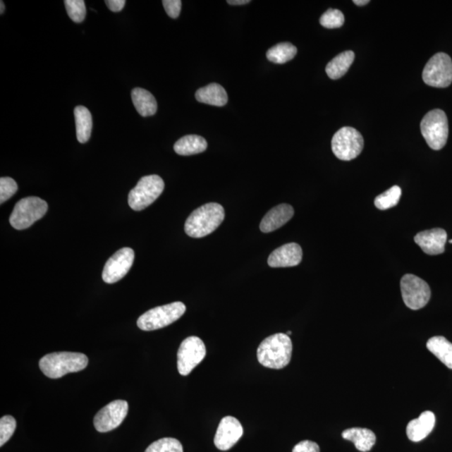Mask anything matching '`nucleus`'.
<instances>
[{
  "instance_id": "nucleus-1",
  "label": "nucleus",
  "mask_w": 452,
  "mask_h": 452,
  "mask_svg": "<svg viewBox=\"0 0 452 452\" xmlns=\"http://www.w3.org/2000/svg\"><path fill=\"white\" fill-rule=\"evenodd\" d=\"M293 343L288 334H276L264 339L257 348V360L266 368L281 369L292 359Z\"/></svg>"
},
{
  "instance_id": "nucleus-2",
  "label": "nucleus",
  "mask_w": 452,
  "mask_h": 452,
  "mask_svg": "<svg viewBox=\"0 0 452 452\" xmlns=\"http://www.w3.org/2000/svg\"><path fill=\"white\" fill-rule=\"evenodd\" d=\"M225 209L217 203H209L196 209L187 219L185 225L186 234L193 238L212 234L225 219Z\"/></svg>"
},
{
  "instance_id": "nucleus-3",
  "label": "nucleus",
  "mask_w": 452,
  "mask_h": 452,
  "mask_svg": "<svg viewBox=\"0 0 452 452\" xmlns=\"http://www.w3.org/2000/svg\"><path fill=\"white\" fill-rule=\"evenodd\" d=\"M88 358L80 353L59 352L49 353L39 360L42 373L51 379H59L69 373L87 368Z\"/></svg>"
},
{
  "instance_id": "nucleus-4",
  "label": "nucleus",
  "mask_w": 452,
  "mask_h": 452,
  "mask_svg": "<svg viewBox=\"0 0 452 452\" xmlns=\"http://www.w3.org/2000/svg\"><path fill=\"white\" fill-rule=\"evenodd\" d=\"M186 307L181 302L157 307L143 313L138 319V328L143 331H154L165 328L185 314Z\"/></svg>"
},
{
  "instance_id": "nucleus-5",
  "label": "nucleus",
  "mask_w": 452,
  "mask_h": 452,
  "mask_svg": "<svg viewBox=\"0 0 452 452\" xmlns=\"http://www.w3.org/2000/svg\"><path fill=\"white\" fill-rule=\"evenodd\" d=\"M420 130L431 149H443L449 135L448 119L444 111L440 109L429 111L420 123Z\"/></svg>"
},
{
  "instance_id": "nucleus-6",
  "label": "nucleus",
  "mask_w": 452,
  "mask_h": 452,
  "mask_svg": "<svg viewBox=\"0 0 452 452\" xmlns=\"http://www.w3.org/2000/svg\"><path fill=\"white\" fill-rule=\"evenodd\" d=\"M48 204L39 197H26L16 204L10 217L11 225L16 230H25L42 219L47 212Z\"/></svg>"
},
{
  "instance_id": "nucleus-7",
  "label": "nucleus",
  "mask_w": 452,
  "mask_h": 452,
  "mask_svg": "<svg viewBox=\"0 0 452 452\" xmlns=\"http://www.w3.org/2000/svg\"><path fill=\"white\" fill-rule=\"evenodd\" d=\"M164 190V182L159 176H149L141 178L130 191L128 204L135 212L149 207L159 198Z\"/></svg>"
},
{
  "instance_id": "nucleus-8",
  "label": "nucleus",
  "mask_w": 452,
  "mask_h": 452,
  "mask_svg": "<svg viewBox=\"0 0 452 452\" xmlns=\"http://www.w3.org/2000/svg\"><path fill=\"white\" fill-rule=\"evenodd\" d=\"M362 149H364V138L355 128H342L333 137V153L340 160L355 159L361 154Z\"/></svg>"
},
{
  "instance_id": "nucleus-9",
  "label": "nucleus",
  "mask_w": 452,
  "mask_h": 452,
  "mask_svg": "<svg viewBox=\"0 0 452 452\" xmlns=\"http://www.w3.org/2000/svg\"><path fill=\"white\" fill-rule=\"evenodd\" d=\"M422 78L424 83L433 87L444 88L452 83V61L446 53H437L424 66Z\"/></svg>"
},
{
  "instance_id": "nucleus-10",
  "label": "nucleus",
  "mask_w": 452,
  "mask_h": 452,
  "mask_svg": "<svg viewBox=\"0 0 452 452\" xmlns=\"http://www.w3.org/2000/svg\"><path fill=\"white\" fill-rule=\"evenodd\" d=\"M403 300L406 307L413 310H422L431 299V288L417 276L406 274L401 281Z\"/></svg>"
},
{
  "instance_id": "nucleus-11",
  "label": "nucleus",
  "mask_w": 452,
  "mask_h": 452,
  "mask_svg": "<svg viewBox=\"0 0 452 452\" xmlns=\"http://www.w3.org/2000/svg\"><path fill=\"white\" fill-rule=\"evenodd\" d=\"M205 355L207 348L202 340L195 336L185 338L178 351V373L183 376L190 374L202 362Z\"/></svg>"
},
{
  "instance_id": "nucleus-12",
  "label": "nucleus",
  "mask_w": 452,
  "mask_h": 452,
  "mask_svg": "<svg viewBox=\"0 0 452 452\" xmlns=\"http://www.w3.org/2000/svg\"><path fill=\"white\" fill-rule=\"evenodd\" d=\"M134 250L132 248H124L116 252L105 264L102 271V279L106 283L113 284L123 279L133 264Z\"/></svg>"
},
{
  "instance_id": "nucleus-13",
  "label": "nucleus",
  "mask_w": 452,
  "mask_h": 452,
  "mask_svg": "<svg viewBox=\"0 0 452 452\" xmlns=\"http://www.w3.org/2000/svg\"><path fill=\"white\" fill-rule=\"evenodd\" d=\"M128 413V404L125 401L109 403L94 418V427L97 432H109L123 423Z\"/></svg>"
},
{
  "instance_id": "nucleus-14",
  "label": "nucleus",
  "mask_w": 452,
  "mask_h": 452,
  "mask_svg": "<svg viewBox=\"0 0 452 452\" xmlns=\"http://www.w3.org/2000/svg\"><path fill=\"white\" fill-rule=\"evenodd\" d=\"M243 435V427L239 420L233 416H226L221 420L214 436V445L219 450L232 448Z\"/></svg>"
},
{
  "instance_id": "nucleus-15",
  "label": "nucleus",
  "mask_w": 452,
  "mask_h": 452,
  "mask_svg": "<svg viewBox=\"0 0 452 452\" xmlns=\"http://www.w3.org/2000/svg\"><path fill=\"white\" fill-rule=\"evenodd\" d=\"M414 240L424 253L436 256L445 252L447 233L441 228H436V229L419 232Z\"/></svg>"
},
{
  "instance_id": "nucleus-16",
  "label": "nucleus",
  "mask_w": 452,
  "mask_h": 452,
  "mask_svg": "<svg viewBox=\"0 0 452 452\" xmlns=\"http://www.w3.org/2000/svg\"><path fill=\"white\" fill-rule=\"evenodd\" d=\"M303 259V250L297 243L281 245L272 252L268 258V265L273 268L293 267L299 265Z\"/></svg>"
},
{
  "instance_id": "nucleus-17",
  "label": "nucleus",
  "mask_w": 452,
  "mask_h": 452,
  "mask_svg": "<svg viewBox=\"0 0 452 452\" xmlns=\"http://www.w3.org/2000/svg\"><path fill=\"white\" fill-rule=\"evenodd\" d=\"M293 216L294 209L290 204L277 205L263 217L259 229L263 233L274 231L288 223Z\"/></svg>"
},
{
  "instance_id": "nucleus-18",
  "label": "nucleus",
  "mask_w": 452,
  "mask_h": 452,
  "mask_svg": "<svg viewBox=\"0 0 452 452\" xmlns=\"http://www.w3.org/2000/svg\"><path fill=\"white\" fill-rule=\"evenodd\" d=\"M436 424V416L432 411H424L419 418L411 420L406 428L407 436L411 441L419 442L427 437Z\"/></svg>"
},
{
  "instance_id": "nucleus-19",
  "label": "nucleus",
  "mask_w": 452,
  "mask_h": 452,
  "mask_svg": "<svg viewBox=\"0 0 452 452\" xmlns=\"http://www.w3.org/2000/svg\"><path fill=\"white\" fill-rule=\"evenodd\" d=\"M196 100L201 104L223 106L228 102V95L221 85L212 83L207 87L200 88L195 93Z\"/></svg>"
},
{
  "instance_id": "nucleus-20",
  "label": "nucleus",
  "mask_w": 452,
  "mask_h": 452,
  "mask_svg": "<svg viewBox=\"0 0 452 452\" xmlns=\"http://www.w3.org/2000/svg\"><path fill=\"white\" fill-rule=\"evenodd\" d=\"M343 439L350 441L360 451L366 452L372 449L375 445V434L369 429L350 428L342 433Z\"/></svg>"
},
{
  "instance_id": "nucleus-21",
  "label": "nucleus",
  "mask_w": 452,
  "mask_h": 452,
  "mask_svg": "<svg viewBox=\"0 0 452 452\" xmlns=\"http://www.w3.org/2000/svg\"><path fill=\"white\" fill-rule=\"evenodd\" d=\"M132 100L138 113L142 116H153L158 109L153 94L145 89L137 87L132 92Z\"/></svg>"
},
{
  "instance_id": "nucleus-22",
  "label": "nucleus",
  "mask_w": 452,
  "mask_h": 452,
  "mask_svg": "<svg viewBox=\"0 0 452 452\" xmlns=\"http://www.w3.org/2000/svg\"><path fill=\"white\" fill-rule=\"evenodd\" d=\"M207 142L198 135H187L176 142L173 149L178 155L190 156L203 153L207 149Z\"/></svg>"
},
{
  "instance_id": "nucleus-23",
  "label": "nucleus",
  "mask_w": 452,
  "mask_h": 452,
  "mask_svg": "<svg viewBox=\"0 0 452 452\" xmlns=\"http://www.w3.org/2000/svg\"><path fill=\"white\" fill-rule=\"evenodd\" d=\"M77 138L80 143L90 140L92 130V118L86 106H78L74 111Z\"/></svg>"
},
{
  "instance_id": "nucleus-24",
  "label": "nucleus",
  "mask_w": 452,
  "mask_h": 452,
  "mask_svg": "<svg viewBox=\"0 0 452 452\" xmlns=\"http://www.w3.org/2000/svg\"><path fill=\"white\" fill-rule=\"evenodd\" d=\"M355 53L346 51L335 56L326 66V73L333 80L343 77L355 61Z\"/></svg>"
},
{
  "instance_id": "nucleus-25",
  "label": "nucleus",
  "mask_w": 452,
  "mask_h": 452,
  "mask_svg": "<svg viewBox=\"0 0 452 452\" xmlns=\"http://www.w3.org/2000/svg\"><path fill=\"white\" fill-rule=\"evenodd\" d=\"M427 346L447 368L452 369V343L448 340L442 336L433 337L428 340Z\"/></svg>"
},
{
  "instance_id": "nucleus-26",
  "label": "nucleus",
  "mask_w": 452,
  "mask_h": 452,
  "mask_svg": "<svg viewBox=\"0 0 452 452\" xmlns=\"http://www.w3.org/2000/svg\"><path fill=\"white\" fill-rule=\"evenodd\" d=\"M298 49L293 44L286 42L277 44L267 53V59L275 64H284L293 60L297 55Z\"/></svg>"
},
{
  "instance_id": "nucleus-27",
  "label": "nucleus",
  "mask_w": 452,
  "mask_h": 452,
  "mask_svg": "<svg viewBox=\"0 0 452 452\" xmlns=\"http://www.w3.org/2000/svg\"><path fill=\"white\" fill-rule=\"evenodd\" d=\"M401 195V188L397 185L393 186L384 193L376 197L374 205L380 210H386L395 207L399 203Z\"/></svg>"
},
{
  "instance_id": "nucleus-28",
  "label": "nucleus",
  "mask_w": 452,
  "mask_h": 452,
  "mask_svg": "<svg viewBox=\"0 0 452 452\" xmlns=\"http://www.w3.org/2000/svg\"><path fill=\"white\" fill-rule=\"evenodd\" d=\"M145 452H183L180 441L174 438H163L147 447Z\"/></svg>"
},
{
  "instance_id": "nucleus-29",
  "label": "nucleus",
  "mask_w": 452,
  "mask_h": 452,
  "mask_svg": "<svg viewBox=\"0 0 452 452\" xmlns=\"http://www.w3.org/2000/svg\"><path fill=\"white\" fill-rule=\"evenodd\" d=\"M67 13L75 23H82L87 15L86 4L83 0H66Z\"/></svg>"
},
{
  "instance_id": "nucleus-30",
  "label": "nucleus",
  "mask_w": 452,
  "mask_h": 452,
  "mask_svg": "<svg viewBox=\"0 0 452 452\" xmlns=\"http://www.w3.org/2000/svg\"><path fill=\"white\" fill-rule=\"evenodd\" d=\"M320 24L326 29H337L344 24L343 13L338 10L326 11L320 18Z\"/></svg>"
},
{
  "instance_id": "nucleus-31",
  "label": "nucleus",
  "mask_w": 452,
  "mask_h": 452,
  "mask_svg": "<svg viewBox=\"0 0 452 452\" xmlns=\"http://www.w3.org/2000/svg\"><path fill=\"white\" fill-rule=\"evenodd\" d=\"M16 429V420L11 415H4L0 420V446L11 439Z\"/></svg>"
},
{
  "instance_id": "nucleus-32",
  "label": "nucleus",
  "mask_w": 452,
  "mask_h": 452,
  "mask_svg": "<svg viewBox=\"0 0 452 452\" xmlns=\"http://www.w3.org/2000/svg\"><path fill=\"white\" fill-rule=\"evenodd\" d=\"M18 190L17 183L10 177L0 178V203L3 204L15 195Z\"/></svg>"
},
{
  "instance_id": "nucleus-33",
  "label": "nucleus",
  "mask_w": 452,
  "mask_h": 452,
  "mask_svg": "<svg viewBox=\"0 0 452 452\" xmlns=\"http://www.w3.org/2000/svg\"><path fill=\"white\" fill-rule=\"evenodd\" d=\"M163 6L169 17L177 19L180 16L182 7L181 0H164Z\"/></svg>"
},
{
  "instance_id": "nucleus-34",
  "label": "nucleus",
  "mask_w": 452,
  "mask_h": 452,
  "mask_svg": "<svg viewBox=\"0 0 452 452\" xmlns=\"http://www.w3.org/2000/svg\"><path fill=\"white\" fill-rule=\"evenodd\" d=\"M293 452H320V448L316 442L303 441L294 446Z\"/></svg>"
},
{
  "instance_id": "nucleus-35",
  "label": "nucleus",
  "mask_w": 452,
  "mask_h": 452,
  "mask_svg": "<svg viewBox=\"0 0 452 452\" xmlns=\"http://www.w3.org/2000/svg\"><path fill=\"white\" fill-rule=\"evenodd\" d=\"M106 6L113 12H120L125 6V0H106Z\"/></svg>"
},
{
  "instance_id": "nucleus-36",
  "label": "nucleus",
  "mask_w": 452,
  "mask_h": 452,
  "mask_svg": "<svg viewBox=\"0 0 452 452\" xmlns=\"http://www.w3.org/2000/svg\"><path fill=\"white\" fill-rule=\"evenodd\" d=\"M228 4L231 6H244V4L250 3V0H228Z\"/></svg>"
},
{
  "instance_id": "nucleus-37",
  "label": "nucleus",
  "mask_w": 452,
  "mask_h": 452,
  "mask_svg": "<svg viewBox=\"0 0 452 452\" xmlns=\"http://www.w3.org/2000/svg\"><path fill=\"white\" fill-rule=\"evenodd\" d=\"M353 3H355L356 6H366V4H369V0H362V1L361 0H355Z\"/></svg>"
},
{
  "instance_id": "nucleus-38",
  "label": "nucleus",
  "mask_w": 452,
  "mask_h": 452,
  "mask_svg": "<svg viewBox=\"0 0 452 452\" xmlns=\"http://www.w3.org/2000/svg\"><path fill=\"white\" fill-rule=\"evenodd\" d=\"M0 6H1V10H0V13L3 15L4 10H6V6H4V4L3 1L0 2Z\"/></svg>"
},
{
  "instance_id": "nucleus-39",
  "label": "nucleus",
  "mask_w": 452,
  "mask_h": 452,
  "mask_svg": "<svg viewBox=\"0 0 452 452\" xmlns=\"http://www.w3.org/2000/svg\"><path fill=\"white\" fill-rule=\"evenodd\" d=\"M291 334H292V332H291V331H289V332H288V334H286L290 335Z\"/></svg>"
},
{
  "instance_id": "nucleus-40",
  "label": "nucleus",
  "mask_w": 452,
  "mask_h": 452,
  "mask_svg": "<svg viewBox=\"0 0 452 452\" xmlns=\"http://www.w3.org/2000/svg\"><path fill=\"white\" fill-rule=\"evenodd\" d=\"M450 243H452V240H450Z\"/></svg>"
}]
</instances>
